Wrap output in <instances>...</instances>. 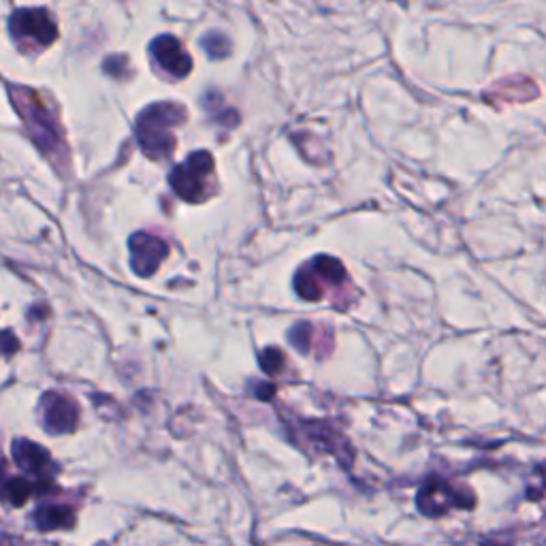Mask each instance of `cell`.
<instances>
[{"label": "cell", "mask_w": 546, "mask_h": 546, "mask_svg": "<svg viewBox=\"0 0 546 546\" xmlns=\"http://www.w3.org/2000/svg\"><path fill=\"white\" fill-rule=\"evenodd\" d=\"M201 45L210 58H227L231 54V41L227 39V35H222V32L218 30L207 32Z\"/></svg>", "instance_id": "cell-16"}, {"label": "cell", "mask_w": 546, "mask_h": 546, "mask_svg": "<svg viewBox=\"0 0 546 546\" xmlns=\"http://www.w3.org/2000/svg\"><path fill=\"white\" fill-rule=\"evenodd\" d=\"M259 361H261V367L265 369V372H267L269 376H278V374L282 372V369H284V365H286L284 352L278 350V348H265V350L261 352Z\"/></svg>", "instance_id": "cell-17"}, {"label": "cell", "mask_w": 546, "mask_h": 546, "mask_svg": "<svg viewBox=\"0 0 546 546\" xmlns=\"http://www.w3.org/2000/svg\"><path fill=\"white\" fill-rule=\"evenodd\" d=\"M35 525L41 532H54V529L75 527V512L69 506L60 504H41L35 510Z\"/></svg>", "instance_id": "cell-14"}, {"label": "cell", "mask_w": 546, "mask_h": 546, "mask_svg": "<svg viewBox=\"0 0 546 546\" xmlns=\"http://www.w3.org/2000/svg\"><path fill=\"white\" fill-rule=\"evenodd\" d=\"M9 30L24 54H39L58 39V26L47 9H18L9 18Z\"/></svg>", "instance_id": "cell-5"}, {"label": "cell", "mask_w": 546, "mask_h": 546, "mask_svg": "<svg viewBox=\"0 0 546 546\" xmlns=\"http://www.w3.org/2000/svg\"><path fill=\"white\" fill-rule=\"evenodd\" d=\"M131 248V267L141 278H150L158 271L160 263L167 259L169 246L163 239L150 233H135L128 242Z\"/></svg>", "instance_id": "cell-8"}, {"label": "cell", "mask_w": 546, "mask_h": 546, "mask_svg": "<svg viewBox=\"0 0 546 546\" xmlns=\"http://www.w3.org/2000/svg\"><path fill=\"white\" fill-rule=\"evenodd\" d=\"M527 497L532 502H538L546 508V465H540V468L536 470V478L527 489Z\"/></svg>", "instance_id": "cell-18"}, {"label": "cell", "mask_w": 546, "mask_h": 546, "mask_svg": "<svg viewBox=\"0 0 546 546\" xmlns=\"http://www.w3.org/2000/svg\"><path fill=\"white\" fill-rule=\"evenodd\" d=\"M416 506L421 515L438 519L448 515L451 510H472L476 508V493L468 485L451 483L442 476H431L416 493Z\"/></svg>", "instance_id": "cell-4"}, {"label": "cell", "mask_w": 546, "mask_h": 546, "mask_svg": "<svg viewBox=\"0 0 546 546\" xmlns=\"http://www.w3.org/2000/svg\"><path fill=\"white\" fill-rule=\"evenodd\" d=\"M254 395L259 397L261 401H269L273 395H276V387H273V384H269V382H256Z\"/></svg>", "instance_id": "cell-21"}, {"label": "cell", "mask_w": 546, "mask_h": 546, "mask_svg": "<svg viewBox=\"0 0 546 546\" xmlns=\"http://www.w3.org/2000/svg\"><path fill=\"white\" fill-rule=\"evenodd\" d=\"M18 348H20L18 337H15L11 331H0V355L11 357L18 352Z\"/></svg>", "instance_id": "cell-19"}, {"label": "cell", "mask_w": 546, "mask_h": 546, "mask_svg": "<svg viewBox=\"0 0 546 546\" xmlns=\"http://www.w3.org/2000/svg\"><path fill=\"white\" fill-rule=\"evenodd\" d=\"M327 329L325 327H314L310 323H299L288 333V342H291L299 352L303 355H308V352L316 350L318 359H325L331 355L333 350V342L329 340H320Z\"/></svg>", "instance_id": "cell-12"}, {"label": "cell", "mask_w": 546, "mask_h": 546, "mask_svg": "<svg viewBox=\"0 0 546 546\" xmlns=\"http://www.w3.org/2000/svg\"><path fill=\"white\" fill-rule=\"evenodd\" d=\"M299 429L303 433V438L310 444H314L316 451L320 453H329L335 455L337 461L344 463L346 468L355 459V453H352V446L348 440L342 436L340 431H335L329 423L325 421H301Z\"/></svg>", "instance_id": "cell-6"}, {"label": "cell", "mask_w": 546, "mask_h": 546, "mask_svg": "<svg viewBox=\"0 0 546 546\" xmlns=\"http://www.w3.org/2000/svg\"><path fill=\"white\" fill-rule=\"evenodd\" d=\"M308 265L312 267L320 288H323V293H327V288H337V291H342V288L350 286V278H348L346 267L337 259H333V256L320 254V256H316V259H312Z\"/></svg>", "instance_id": "cell-13"}, {"label": "cell", "mask_w": 546, "mask_h": 546, "mask_svg": "<svg viewBox=\"0 0 546 546\" xmlns=\"http://www.w3.org/2000/svg\"><path fill=\"white\" fill-rule=\"evenodd\" d=\"M188 111L180 103H154L139 114L135 124V135L141 150L152 160L169 158L175 150L173 131L182 126Z\"/></svg>", "instance_id": "cell-2"}, {"label": "cell", "mask_w": 546, "mask_h": 546, "mask_svg": "<svg viewBox=\"0 0 546 546\" xmlns=\"http://www.w3.org/2000/svg\"><path fill=\"white\" fill-rule=\"evenodd\" d=\"M169 184L175 195L188 203H203L216 192L214 158L210 152H192L182 165L169 175Z\"/></svg>", "instance_id": "cell-3"}, {"label": "cell", "mask_w": 546, "mask_h": 546, "mask_svg": "<svg viewBox=\"0 0 546 546\" xmlns=\"http://www.w3.org/2000/svg\"><path fill=\"white\" fill-rule=\"evenodd\" d=\"M41 414H43V427L56 433H73L77 429L79 423V408L75 401L64 395V393H56L50 391L41 397Z\"/></svg>", "instance_id": "cell-7"}, {"label": "cell", "mask_w": 546, "mask_h": 546, "mask_svg": "<svg viewBox=\"0 0 546 546\" xmlns=\"http://www.w3.org/2000/svg\"><path fill=\"white\" fill-rule=\"evenodd\" d=\"M128 67V60L124 56H114L105 60V71L109 75H116V77H122V71Z\"/></svg>", "instance_id": "cell-20"}, {"label": "cell", "mask_w": 546, "mask_h": 546, "mask_svg": "<svg viewBox=\"0 0 546 546\" xmlns=\"http://www.w3.org/2000/svg\"><path fill=\"white\" fill-rule=\"evenodd\" d=\"M540 96V90L536 86V82L527 77H508L502 79V82H497L491 86V90L485 92V99L495 105V101L500 103H527L534 101Z\"/></svg>", "instance_id": "cell-11"}, {"label": "cell", "mask_w": 546, "mask_h": 546, "mask_svg": "<svg viewBox=\"0 0 546 546\" xmlns=\"http://www.w3.org/2000/svg\"><path fill=\"white\" fill-rule=\"evenodd\" d=\"M9 96L35 146L52 160L56 169H69V148L56 107L41 92L24 86H9Z\"/></svg>", "instance_id": "cell-1"}, {"label": "cell", "mask_w": 546, "mask_h": 546, "mask_svg": "<svg viewBox=\"0 0 546 546\" xmlns=\"http://www.w3.org/2000/svg\"><path fill=\"white\" fill-rule=\"evenodd\" d=\"M295 291L301 299L305 301H320L325 297L323 293V288H320L316 276H314V271L310 265H303L299 271H297V276H295Z\"/></svg>", "instance_id": "cell-15"}, {"label": "cell", "mask_w": 546, "mask_h": 546, "mask_svg": "<svg viewBox=\"0 0 546 546\" xmlns=\"http://www.w3.org/2000/svg\"><path fill=\"white\" fill-rule=\"evenodd\" d=\"M11 453H13V461L18 463L20 468L30 476H37V478L45 480V478H52L58 472L50 453H47L43 446H39L35 442L15 440Z\"/></svg>", "instance_id": "cell-10"}, {"label": "cell", "mask_w": 546, "mask_h": 546, "mask_svg": "<svg viewBox=\"0 0 546 546\" xmlns=\"http://www.w3.org/2000/svg\"><path fill=\"white\" fill-rule=\"evenodd\" d=\"M5 480V459L0 457V483H3Z\"/></svg>", "instance_id": "cell-22"}, {"label": "cell", "mask_w": 546, "mask_h": 546, "mask_svg": "<svg viewBox=\"0 0 546 546\" xmlns=\"http://www.w3.org/2000/svg\"><path fill=\"white\" fill-rule=\"evenodd\" d=\"M150 52L158 67L175 79H182L192 71V58L184 50V45L171 35L154 39L150 45Z\"/></svg>", "instance_id": "cell-9"}]
</instances>
